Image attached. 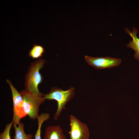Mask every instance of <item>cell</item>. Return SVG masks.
Listing matches in <instances>:
<instances>
[{
	"instance_id": "obj_8",
	"label": "cell",
	"mask_w": 139,
	"mask_h": 139,
	"mask_svg": "<svg viewBox=\"0 0 139 139\" xmlns=\"http://www.w3.org/2000/svg\"><path fill=\"white\" fill-rule=\"evenodd\" d=\"M44 139H66L59 125H51L46 129Z\"/></svg>"
},
{
	"instance_id": "obj_4",
	"label": "cell",
	"mask_w": 139,
	"mask_h": 139,
	"mask_svg": "<svg viewBox=\"0 0 139 139\" xmlns=\"http://www.w3.org/2000/svg\"><path fill=\"white\" fill-rule=\"evenodd\" d=\"M6 82L10 86L13 99V116L12 121L13 124L18 125L21 118L27 116L23 108V97L10 80L7 79Z\"/></svg>"
},
{
	"instance_id": "obj_9",
	"label": "cell",
	"mask_w": 139,
	"mask_h": 139,
	"mask_svg": "<svg viewBox=\"0 0 139 139\" xmlns=\"http://www.w3.org/2000/svg\"><path fill=\"white\" fill-rule=\"evenodd\" d=\"M15 132V135L12 139H32L33 135L32 134H26L24 131V124L20 122L17 125L13 124Z\"/></svg>"
},
{
	"instance_id": "obj_5",
	"label": "cell",
	"mask_w": 139,
	"mask_h": 139,
	"mask_svg": "<svg viewBox=\"0 0 139 139\" xmlns=\"http://www.w3.org/2000/svg\"><path fill=\"white\" fill-rule=\"evenodd\" d=\"M70 139H89V133L87 125L74 116L70 117Z\"/></svg>"
},
{
	"instance_id": "obj_6",
	"label": "cell",
	"mask_w": 139,
	"mask_h": 139,
	"mask_svg": "<svg viewBox=\"0 0 139 139\" xmlns=\"http://www.w3.org/2000/svg\"><path fill=\"white\" fill-rule=\"evenodd\" d=\"M85 59L88 64L98 69L110 68L119 66L121 60L107 56L105 57H89L85 56Z\"/></svg>"
},
{
	"instance_id": "obj_1",
	"label": "cell",
	"mask_w": 139,
	"mask_h": 139,
	"mask_svg": "<svg viewBox=\"0 0 139 139\" xmlns=\"http://www.w3.org/2000/svg\"><path fill=\"white\" fill-rule=\"evenodd\" d=\"M45 62L44 59H40L31 63L25 78V90L41 97H43L44 94L38 89L39 85L43 80L39 70L43 67Z\"/></svg>"
},
{
	"instance_id": "obj_11",
	"label": "cell",
	"mask_w": 139,
	"mask_h": 139,
	"mask_svg": "<svg viewBox=\"0 0 139 139\" xmlns=\"http://www.w3.org/2000/svg\"><path fill=\"white\" fill-rule=\"evenodd\" d=\"M45 52L44 48L41 46L34 44L32 48L29 50L28 56L33 59L41 57Z\"/></svg>"
},
{
	"instance_id": "obj_7",
	"label": "cell",
	"mask_w": 139,
	"mask_h": 139,
	"mask_svg": "<svg viewBox=\"0 0 139 139\" xmlns=\"http://www.w3.org/2000/svg\"><path fill=\"white\" fill-rule=\"evenodd\" d=\"M125 32L128 34L132 38V40L130 41L126 45L128 48H131L135 51V53L134 56L135 58L139 61V38L137 36L138 30L133 27L132 29V31L131 32L128 28H125Z\"/></svg>"
},
{
	"instance_id": "obj_3",
	"label": "cell",
	"mask_w": 139,
	"mask_h": 139,
	"mask_svg": "<svg viewBox=\"0 0 139 139\" xmlns=\"http://www.w3.org/2000/svg\"><path fill=\"white\" fill-rule=\"evenodd\" d=\"M23 100L24 112L30 119L34 120L39 116V107L46 99L44 97L39 96L26 90L19 92Z\"/></svg>"
},
{
	"instance_id": "obj_12",
	"label": "cell",
	"mask_w": 139,
	"mask_h": 139,
	"mask_svg": "<svg viewBox=\"0 0 139 139\" xmlns=\"http://www.w3.org/2000/svg\"><path fill=\"white\" fill-rule=\"evenodd\" d=\"M12 124V121L7 124L3 131L0 134V139H11L10 131Z\"/></svg>"
},
{
	"instance_id": "obj_2",
	"label": "cell",
	"mask_w": 139,
	"mask_h": 139,
	"mask_svg": "<svg viewBox=\"0 0 139 139\" xmlns=\"http://www.w3.org/2000/svg\"><path fill=\"white\" fill-rule=\"evenodd\" d=\"M75 90L73 87L64 91L60 88L54 87L51 88L48 93L44 94L43 97L46 99L54 100L57 102V108L54 116V120H57L60 116L62 110L66 109V103L75 95Z\"/></svg>"
},
{
	"instance_id": "obj_10",
	"label": "cell",
	"mask_w": 139,
	"mask_h": 139,
	"mask_svg": "<svg viewBox=\"0 0 139 139\" xmlns=\"http://www.w3.org/2000/svg\"><path fill=\"white\" fill-rule=\"evenodd\" d=\"M50 117V115L48 113H42L37 117L38 128L35 135L34 139H41V125L45 121L48 120Z\"/></svg>"
}]
</instances>
